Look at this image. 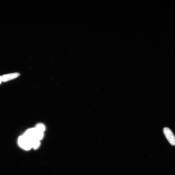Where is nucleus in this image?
Wrapping results in <instances>:
<instances>
[{
  "label": "nucleus",
  "instance_id": "nucleus-1",
  "mask_svg": "<svg viewBox=\"0 0 175 175\" xmlns=\"http://www.w3.org/2000/svg\"><path fill=\"white\" fill-rule=\"evenodd\" d=\"M18 144L21 147L25 150H29L32 148L31 141L24 135L19 137Z\"/></svg>",
  "mask_w": 175,
  "mask_h": 175
},
{
  "label": "nucleus",
  "instance_id": "nucleus-2",
  "mask_svg": "<svg viewBox=\"0 0 175 175\" xmlns=\"http://www.w3.org/2000/svg\"><path fill=\"white\" fill-rule=\"evenodd\" d=\"M163 131L169 143L172 146L175 145V136L170 128L165 127Z\"/></svg>",
  "mask_w": 175,
  "mask_h": 175
},
{
  "label": "nucleus",
  "instance_id": "nucleus-3",
  "mask_svg": "<svg viewBox=\"0 0 175 175\" xmlns=\"http://www.w3.org/2000/svg\"><path fill=\"white\" fill-rule=\"evenodd\" d=\"M20 75V73H12L3 75L2 76V81L6 82L14 79L18 77Z\"/></svg>",
  "mask_w": 175,
  "mask_h": 175
},
{
  "label": "nucleus",
  "instance_id": "nucleus-4",
  "mask_svg": "<svg viewBox=\"0 0 175 175\" xmlns=\"http://www.w3.org/2000/svg\"><path fill=\"white\" fill-rule=\"evenodd\" d=\"M32 148L34 149H37L40 146V141L37 139H34L31 141Z\"/></svg>",
  "mask_w": 175,
  "mask_h": 175
},
{
  "label": "nucleus",
  "instance_id": "nucleus-5",
  "mask_svg": "<svg viewBox=\"0 0 175 175\" xmlns=\"http://www.w3.org/2000/svg\"><path fill=\"white\" fill-rule=\"evenodd\" d=\"M38 131L44 132L45 130V127L43 124H37L36 127L35 128Z\"/></svg>",
  "mask_w": 175,
  "mask_h": 175
},
{
  "label": "nucleus",
  "instance_id": "nucleus-6",
  "mask_svg": "<svg viewBox=\"0 0 175 175\" xmlns=\"http://www.w3.org/2000/svg\"><path fill=\"white\" fill-rule=\"evenodd\" d=\"M2 76H0V84H1L2 82Z\"/></svg>",
  "mask_w": 175,
  "mask_h": 175
}]
</instances>
